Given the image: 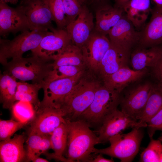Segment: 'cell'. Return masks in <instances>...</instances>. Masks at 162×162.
I'll return each mask as SVG.
<instances>
[{
  "label": "cell",
  "instance_id": "cell-9",
  "mask_svg": "<svg viewBox=\"0 0 162 162\" xmlns=\"http://www.w3.org/2000/svg\"><path fill=\"white\" fill-rule=\"evenodd\" d=\"M26 16L30 30H51L54 19L44 0H21L18 6Z\"/></svg>",
  "mask_w": 162,
  "mask_h": 162
},
{
  "label": "cell",
  "instance_id": "cell-14",
  "mask_svg": "<svg viewBox=\"0 0 162 162\" xmlns=\"http://www.w3.org/2000/svg\"><path fill=\"white\" fill-rule=\"evenodd\" d=\"M30 30L27 17L18 6L13 8L0 1V34L6 36L10 33H16Z\"/></svg>",
  "mask_w": 162,
  "mask_h": 162
},
{
  "label": "cell",
  "instance_id": "cell-33",
  "mask_svg": "<svg viewBox=\"0 0 162 162\" xmlns=\"http://www.w3.org/2000/svg\"><path fill=\"white\" fill-rule=\"evenodd\" d=\"M84 68L72 65H64L53 68L45 82L73 76L84 70Z\"/></svg>",
  "mask_w": 162,
  "mask_h": 162
},
{
  "label": "cell",
  "instance_id": "cell-19",
  "mask_svg": "<svg viewBox=\"0 0 162 162\" xmlns=\"http://www.w3.org/2000/svg\"><path fill=\"white\" fill-rule=\"evenodd\" d=\"M147 71L146 69L135 70L125 66L104 79L103 84L120 94L127 86L142 78Z\"/></svg>",
  "mask_w": 162,
  "mask_h": 162
},
{
  "label": "cell",
  "instance_id": "cell-34",
  "mask_svg": "<svg viewBox=\"0 0 162 162\" xmlns=\"http://www.w3.org/2000/svg\"><path fill=\"white\" fill-rule=\"evenodd\" d=\"M28 123L15 121L11 119L0 120V140L3 141L11 138L17 131Z\"/></svg>",
  "mask_w": 162,
  "mask_h": 162
},
{
  "label": "cell",
  "instance_id": "cell-30",
  "mask_svg": "<svg viewBox=\"0 0 162 162\" xmlns=\"http://www.w3.org/2000/svg\"><path fill=\"white\" fill-rule=\"evenodd\" d=\"M33 106L29 102L18 101L14 104L11 109L17 121L28 123L34 115L35 111Z\"/></svg>",
  "mask_w": 162,
  "mask_h": 162
},
{
  "label": "cell",
  "instance_id": "cell-25",
  "mask_svg": "<svg viewBox=\"0 0 162 162\" xmlns=\"http://www.w3.org/2000/svg\"><path fill=\"white\" fill-rule=\"evenodd\" d=\"M16 79L5 71L0 75V101L4 108L11 109L16 101L17 85Z\"/></svg>",
  "mask_w": 162,
  "mask_h": 162
},
{
  "label": "cell",
  "instance_id": "cell-41",
  "mask_svg": "<svg viewBox=\"0 0 162 162\" xmlns=\"http://www.w3.org/2000/svg\"><path fill=\"white\" fill-rule=\"evenodd\" d=\"M130 0H114L115 2L114 6L122 9L123 6Z\"/></svg>",
  "mask_w": 162,
  "mask_h": 162
},
{
  "label": "cell",
  "instance_id": "cell-10",
  "mask_svg": "<svg viewBox=\"0 0 162 162\" xmlns=\"http://www.w3.org/2000/svg\"><path fill=\"white\" fill-rule=\"evenodd\" d=\"M72 42L66 28H53L43 38L32 55L54 61Z\"/></svg>",
  "mask_w": 162,
  "mask_h": 162
},
{
  "label": "cell",
  "instance_id": "cell-37",
  "mask_svg": "<svg viewBox=\"0 0 162 162\" xmlns=\"http://www.w3.org/2000/svg\"><path fill=\"white\" fill-rule=\"evenodd\" d=\"M158 55L156 62L152 68L153 73L157 80V85L162 84V44L158 46Z\"/></svg>",
  "mask_w": 162,
  "mask_h": 162
},
{
  "label": "cell",
  "instance_id": "cell-18",
  "mask_svg": "<svg viewBox=\"0 0 162 162\" xmlns=\"http://www.w3.org/2000/svg\"><path fill=\"white\" fill-rule=\"evenodd\" d=\"M130 53L111 42L98 69V73L102 80L121 68L127 66Z\"/></svg>",
  "mask_w": 162,
  "mask_h": 162
},
{
  "label": "cell",
  "instance_id": "cell-38",
  "mask_svg": "<svg viewBox=\"0 0 162 162\" xmlns=\"http://www.w3.org/2000/svg\"><path fill=\"white\" fill-rule=\"evenodd\" d=\"M50 135L43 136L39 143L37 156H39L41 154L45 153L50 149H52Z\"/></svg>",
  "mask_w": 162,
  "mask_h": 162
},
{
  "label": "cell",
  "instance_id": "cell-17",
  "mask_svg": "<svg viewBox=\"0 0 162 162\" xmlns=\"http://www.w3.org/2000/svg\"><path fill=\"white\" fill-rule=\"evenodd\" d=\"M149 22L140 32L138 47L148 48L162 44V6L152 9Z\"/></svg>",
  "mask_w": 162,
  "mask_h": 162
},
{
  "label": "cell",
  "instance_id": "cell-8",
  "mask_svg": "<svg viewBox=\"0 0 162 162\" xmlns=\"http://www.w3.org/2000/svg\"><path fill=\"white\" fill-rule=\"evenodd\" d=\"M35 111L31 120L28 134L50 135L61 124L66 122L64 114L60 108L39 106Z\"/></svg>",
  "mask_w": 162,
  "mask_h": 162
},
{
  "label": "cell",
  "instance_id": "cell-29",
  "mask_svg": "<svg viewBox=\"0 0 162 162\" xmlns=\"http://www.w3.org/2000/svg\"><path fill=\"white\" fill-rule=\"evenodd\" d=\"M49 8L57 28H66L67 21L62 0H44Z\"/></svg>",
  "mask_w": 162,
  "mask_h": 162
},
{
  "label": "cell",
  "instance_id": "cell-26",
  "mask_svg": "<svg viewBox=\"0 0 162 162\" xmlns=\"http://www.w3.org/2000/svg\"><path fill=\"white\" fill-rule=\"evenodd\" d=\"M53 68L64 65H72L85 68L86 67L81 49L72 42L62 53L53 61Z\"/></svg>",
  "mask_w": 162,
  "mask_h": 162
},
{
  "label": "cell",
  "instance_id": "cell-15",
  "mask_svg": "<svg viewBox=\"0 0 162 162\" xmlns=\"http://www.w3.org/2000/svg\"><path fill=\"white\" fill-rule=\"evenodd\" d=\"M108 35L112 43L130 52L132 48L138 45L140 38V31L124 14Z\"/></svg>",
  "mask_w": 162,
  "mask_h": 162
},
{
  "label": "cell",
  "instance_id": "cell-31",
  "mask_svg": "<svg viewBox=\"0 0 162 162\" xmlns=\"http://www.w3.org/2000/svg\"><path fill=\"white\" fill-rule=\"evenodd\" d=\"M162 153L161 142L159 140L151 139L147 147L141 154L140 160L142 162H159Z\"/></svg>",
  "mask_w": 162,
  "mask_h": 162
},
{
  "label": "cell",
  "instance_id": "cell-42",
  "mask_svg": "<svg viewBox=\"0 0 162 162\" xmlns=\"http://www.w3.org/2000/svg\"><path fill=\"white\" fill-rule=\"evenodd\" d=\"M33 162H47L49 161L44 158L40 157L39 156L37 157L34 158L32 160Z\"/></svg>",
  "mask_w": 162,
  "mask_h": 162
},
{
  "label": "cell",
  "instance_id": "cell-1",
  "mask_svg": "<svg viewBox=\"0 0 162 162\" xmlns=\"http://www.w3.org/2000/svg\"><path fill=\"white\" fill-rule=\"evenodd\" d=\"M65 119L68 128L67 159L68 162H88L94 146L101 143L98 136L91 130L85 121Z\"/></svg>",
  "mask_w": 162,
  "mask_h": 162
},
{
  "label": "cell",
  "instance_id": "cell-45",
  "mask_svg": "<svg viewBox=\"0 0 162 162\" xmlns=\"http://www.w3.org/2000/svg\"><path fill=\"white\" fill-rule=\"evenodd\" d=\"M157 87L161 91H162V84L160 85H157Z\"/></svg>",
  "mask_w": 162,
  "mask_h": 162
},
{
  "label": "cell",
  "instance_id": "cell-27",
  "mask_svg": "<svg viewBox=\"0 0 162 162\" xmlns=\"http://www.w3.org/2000/svg\"><path fill=\"white\" fill-rule=\"evenodd\" d=\"M42 88V85L41 84L17 82L16 100L29 102L36 109L38 107L40 102L38 98V94L39 90Z\"/></svg>",
  "mask_w": 162,
  "mask_h": 162
},
{
  "label": "cell",
  "instance_id": "cell-46",
  "mask_svg": "<svg viewBox=\"0 0 162 162\" xmlns=\"http://www.w3.org/2000/svg\"><path fill=\"white\" fill-rule=\"evenodd\" d=\"M158 140H160L161 142H162V134L158 138Z\"/></svg>",
  "mask_w": 162,
  "mask_h": 162
},
{
  "label": "cell",
  "instance_id": "cell-22",
  "mask_svg": "<svg viewBox=\"0 0 162 162\" xmlns=\"http://www.w3.org/2000/svg\"><path fill=\"white\" fill-rule=\"evenodd\" d=\"M122 9L136 30L140 31L151 13L150 0H130Z\"/></svg>",
  "mask_w": 162,
  "mask_h": 162
},
{
  "label": "cell",
  "instance_id": "cell-40",
  "mask_svg": "<svg viewBox=\"0 0 162 162\" xmlns=\"http://www.w3.org/2000/svg\"><path fill=\"white\" fill-rule=\"evenodd\" d=\"M97 156L91 157L88 162H114L112 159H109L105 158L103 156V154L99 153Z\"/></svg>",
  "mask_w": 162,
  "mask_h": 162
},
{
  "label": "cell",
  "instance_id": "cell-36",
  "mask_svg": "<svg viewBox=\"0 0 162 162\" xmlns=\"http://www.w3.org/2000/svg\"><path fill=\"white\" fill-rule=\"evenodd\" d=\"M147 124L151 138L156 130L162 131V109L149 120Z\"/></svg>",
  "mask_w": 162,
  "mask_h": 162
},
{
  "label": "cell",
  "instance_id": "cell-35",
  "mask_svg": "<svg viewBox=\"0 0 162 162\" xmlns=\"http://www.w3.org/2000/svg\"><path fill=\"white\" fill-rule=\"evenodd\" d=\"M43 135L35 134H28L26 140V161H30L37 156V152L40 141Z\"/></svg>",
  "mask_w": 162,
  "mask_h": 162
},
{
  "label": "cell",
  "instance_id": "cell-43",
  "mask_svg": "<svg viewBox=\"0 0 162 162\" xmlns=\"http://www.w3.org/2000/svg\"><path fill=\"white\" fill-rule=\"evenodd\" d=\"M19 0H0V1H2L5 3H10L13 4H16L18 2Z\"/></svg>",
  "mask_w": 162,
  "mask_h": 162
},
{
  "label": "cell",
  "instance_id": "cell-13",
  "mask_svg": "<svg viewBox=\"0 0 162 162\" xmlns=\"http://www.w3.org/2000/svg\"><path fill=\"white\" fill-rule=\"evenodd\" d=\"M110 45L106 36L94 30L80 49L86 66L90 71L98 73L99 65Z\"/></svg>",
  "mask_w": 162,
  "mask_h": 162
},
{
  "label": "cell",
  "instance_id": "cell-12",
  "mask_svg": "<svg viewBox=\"0 0 162 162\" xmlns=\"http://www.w3.org/2000/svg\"><path fill=\"white\" fill-rule=\"evenodd\" d=\"M153 86L146 82L130 90L121 97V110L132 119L138 121Z\"/></svg>",
  "mask_w": 162,
  "mask_h": 162
},
{
  "label": "cell",
  "instance_id": "cell-23",
  "mask_svg": "<svg viewBox=\"0 0 162 162\" xmlns=\"http://www.w3.org/2000/svg\"><path fill=\"white\" fill-rule=\"evenodd\" d=\"M158 55L157 46L148 48L137 47L130 53V62L133 69L139 70L152 68L157 61Z\"/></svg>",
  "mask_w": 162,
  "mask_h": 162
},
{
  "label": "cell",
  "instance_id": "cell-39",
  "mask_svg": "<svg viewBox=\"0 0 162 162\" xmlns=\"http://www.w3.org/2000/svg\"><path fill=\"white\" fill-rule=\"evenodd\" d=\"M88 6L92 4L97 6V8L102 5L110 4V0H86Z\"/></svg>",
  "mask_w": 162,
  "mask_h": 162
},
{
  "label": "cell",
  "instance_id": "cell-20",
  "mask_svg": "<svg viewBox=\"0 0 162 162\" xmlns=\"http://www.w3.org/2000/svg\"><path fill=\"white\" fill-rule=\"evenodd\" d=\"M123 10L112 6L110 4L96 8V23L94 31L106 36L113 27L122 16Z\"/></svg>",
  "mask_w": 162,
  "mask_h": 162
},
{
  "label": "cell",
  "instance_id": "cell-28",
  "mask_svg": "<svg viewBox=\"0 0 162 162\" xmlns=\"http://www.w3.org/2000/svg\"><path fill=\"white\" fill-rule=\"evenodd\" d=\"M162 109V91L153 86L138 121L147 123Z\"/></svg>",
  "mask_w": 162,
  "mask_h": 162
},
{
  "label": "cell",
  "instance_id": "cell-7",
  "mask_svg": "<svg viewBox=\"0 0 162 162\" xmlns=\"http://www.w3.org/2000/svg\"><path fill=\"white\" fill-rule=\"evenodd\" d=\"M84 72V70L72 77L45 82L42 88L44 92V98L39 106L61 109L65 98L82 77Z\"/></svg>",
  "mask_w": 162,
  "mask_h": 162
},
{
  "label": "cell",
  "instance_id": "cell-21",
  "mask_svg": "<svg viewBox=\"0 0 162 162\" xmlns=\"http://www.w3.org/2000/svg\"><path fill=\"white\" fill-rule=\"evenodd\" d=\"M25 138L22 135H15L0 142V162H20L26 161L24 148Z\"/></svg>",
  "mask_w": 162,
  "mask_h": 162
},
{
  "label": "cell",
  "instance_id": "cell-24",
  "mask_svg": "<svg viewBox=\"0 0 162 162\" xmlns=\"http://www.w3.org/2000/svg\"><path fill=\"white\" fill-rule=\"evenodd\" d=\"M68 128L66 122L61 124L50 135L52 149L53 153L49 154L51 158L64 162H68L63 156L67 145Z\"/></svg>",
  "mask_w": 162,
  "mask_h": 162
},
{
  "label": "cell",
  "instance_id": "cell-47",
  "mask_svg": "<svg viewBox=\"0 0 162 162\" xmlns=\"http://www.w3.org/2000/svg\"><path fill=\"white\" fill-rule=\"evenodd\" d=\"M159 162H162V153L161 154L160 156V159H159Z\"/></svg>",
  "mask_w": 162,
  "mask_h": 162
},
{
  "label": "cell",
  "instance_id": "cell-5",
  "mask_svg": "<svg viewBox=\"0 0 162 162\" xmlns=\"http://www.w3.org/2000/svg\"><path fill=\"white\" fill-rule=\"evenodd\" d=\"M141 128H134L126 134L120 133L111 137L110 146L106 148H94L93 153L106 154L120 160L121 162L132 161L138 153L143 137Z\"/></svg>",
  "mask_w": 162,
  "mask_h": 162
},
{
  "label": "cell",
  "instance_id": "cell-44",
  "mask_svg": "<svg viewBox=\"0 0 162 162\" xmlns=\"http://www.w3.org/2000/svg\"><path fill=\"white\" fill-rule=\"evenodd\" d=\"M155 4V6L162 7V0H152Z\"/></svg>",
  "mask_w": 162,
  "mask_h": 162
},
{
  "label": "cell",
  "instance_id": "cell-16",
  "mask_svg": "<svg viewBox=\"0 0 162 162\" xmlns=\"http://www.w3.org/2000/svg\"><path fill=\"white\" fill-rule=\"evenodd\" d=\"M94 26L93 16L86 6L75 20L67 25L66 29L72 42L80 49L89 38Z\"/></svg>",
  "mask_w": 162,
  "mask_h": 162
},
{
  "label": "cell",
  "instance_id": "cell-2",
  "mask_svg": "<svg viewBox=\"0 0 162 162\" xmlns=\"http://www.w3.org/2000/svg\"><path fill=\"white\" fill-rule=\"evenodd\" d=\"M53 61L32 55L28 58L12 59L4 66L5 71L16 79L31 80L34 84H43L53 69Z\"/></svg>",
  "mask_w": 162,
  "mask_h": 162
},
{
  "label": "cell",
  "instance_id": "cell-6",
  "mask_svg": "<svg viewBox=\"0 0 162 162\" xmlns=\"http://www.w3.org/2000/svg\"><path fill=\"white\" fill-rule=\"evenodd\" d=\"M48 31L26 30L12 40L0 39V62L4 66L8 59L22 57L29 50L32 52L38 46L43 38Z\"/></svg>",
  "mask_w": 162,
  "mask_h": 162
},
{
  "label": "cell",
  "instance_id": "cell-32",
  "mask_svg": "<svg viewBox=\"0 0 162 162\" xmlns=\"http://www.w3.org/2000/svg\"><path fill=\"white\" fill-rule=\"evenodd\" d=\"M67 21V25L75 20L83 9L88 6L86 0H62Z\"/></svg>",
  "mask_w": 162,
  "mask_h": 162
},
{
  "label": "cell",
  "instance_id": "cell-4",
  "mask_svg": "<svg viewBox=\"0 0 162 162\" xmlns=\"http://www.w3.org/2000/svg\"><path fill=\"white\" fill-rule=\"evenodd\" d=\"M120 99V93L104 84L100 85L92 103L77 119L85 121L90 127H100L105 118L117 109Z\"/></svg>",
  "mask_w": 162,
  "mask_h": 162
},
{
  "label": "cell",
  "instance_id": "cell-11",
  "mask_svg": "<svg viewBox=\"0 0 162 162\" xmlns=\"http://www.w3.org/2000/svg\"><path fill=\"white\" fill-rule=\"evenodd\" d=\"M147 127L146 123L135 121L117 109L104 120L98 130V137L101 143H104L127 128Z\"/></svg>",
  "mask_w": 162,
  "mask_h": 162
},
{
  "label": "cell",
  "instance_id": "cell-3",
  "mask_svg": "<svg viewBox=\"0 0 162 162\" xmlns=\"http://www.w3.org/2000/svg\"><path fill=\"white\" fill-rule=\"evenodd\" d=\"M100 82L82 77L65 98L61 107L66 119L77 120L92 103Z\"/></svg>",
  "mask_w": 162,
  "mask_h": 162
}]
</instances>
